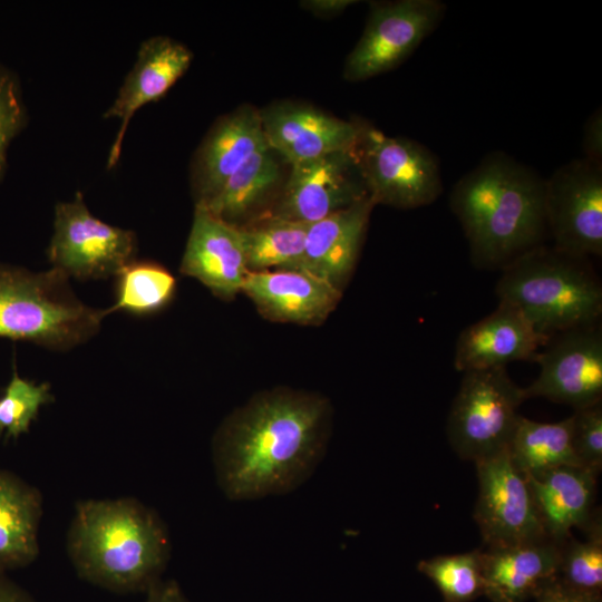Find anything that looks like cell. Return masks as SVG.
<instances>
[{"mask_svg": "<svg viewBox=\"0 0 602 602\" xmlns=\"http://www.w3.org/2000/svg\"><path fill=\"white\" fill-rule=\"evenodd\" d=\"M449 206L478 269L502 270L548 237L545 178L504 152L488 153L463 175Z\"/></svg>", "mask_w": 602, "mask_h": 602, "instance_id": "cell-2", "label": "cell"}, {"mask_svg": "<svg viewBox=\"0 0 602 602\" xmlns=\"http://www.w3.org/2000/svg\"><path fill=\"white\" fill-rule=\"evenodd\" d=\"M551 338L540 333L511 305L498 303L488 315L466 327L455 346L454 367L462 372L506 368L514 361H534Z\"/></svg>", "mask_w": 602, "mask_h": 602, "instance_id": "cell-17", "label": "cell"}, {"mask_svg": "<svg viewBox=\"0 0 602 602\" xmlns=\"http://www.w3.org/2000/svg\"><path fill=\"white\" fill-rule=\"evenodd\" d=\"M588 537L573 536L560 544L556 579L575 591L601 596L602 592V526L601 517L585 530Z\"/></svg>", "mask_w": 602, "mask_h": 602, "instance_id": "cell-29", "label": "cell"}, {"mask_svg": "<svg viewBox=\"0 0 602 602\" xmlns=\"http://www.w3.org/2000/svg\"><path fill=\"white\" fill-rule=\"evenodd\" d=\"M145 602H190L175 581H159L147 592Z\"/></svg>", "mask_w": 602, "mask_h": 602, "instance_id": "cell-35", "label": "cell"}, {"mask_svg": "<svg viewBox=\"0 0 602 602\" xmlns=\"http://www.w3.org/2000/svg\"><path fill=\"white\" fill-rule=\"evenodd\" d=\"M278 155L266 145L253 153L205 204L212 214L236 226V222L259 206L278 185L281 171Z\"/></svg>", "mask_w": 602, "mask_h": 602, "instance_id": "cell-24", "label": "cell"}, {"mask_svg": "<svg viewBox=\"0 0 602 602\" xmlns=\"http://www.w3.org/2000/svg\"><path fill=\"white\" fill-rule=\"evenodd\" d=\"M572 446L580 466L599 474L602 469V401L574 410Z\"/></svg>", "mask_w": 602, "mask_h": 602, "instance_id": "cell-31", "label": "cell"}, {"mask_svg": "<svg viewBox=\"0 0 602 602\" xmlns=\"http://www.w3.org/2000/svg\"><path fill=\"white\" fill-rule=\"evenodd\" d=\"M51 401L50 383L22 378L13 366L11 378L0 396V435L16 439L28 433L40 408Z\"/></svg>", "mask_w": 602, "mask_h": 602, "instance_id": "cell-30", "label": "cell"}, {"mask_svg": "<svg viewBox=\"0 0 602 602\" xmlns=\"http://www.w3.org/2000/svg\"><path fill=\"white\" fill-rule=\"evenodd\" d=\"M0 602H36L19 584L0 569Z\"/></svg>", "mask_w": 602, "mask_h": 602, "instance_id": "cell-36", "label": "cell"}, {"mask_svg": "<svg viewBox=\"0 0 602 602\" xmlns=\"http://www.w3.org/2000/svg\"><path fill=\"white\" fill-rule=\"evenodd\" d=\"M546 535L556 543L572 530H588L600 517L594 509L598 474L581 466H561L527 477Z\"/></svg>", "mask_w": 602, "mask_h": 602, "instance_id": "cell-22", "label": "cell"}, {"mask_svg": "<svg viewBox=\"0 0 602 602\" xmlns=\"http://www.w3.org/2000/svg\"><path fill=\"white\" fill-rule=\"evenodd\" d=\"M175 292L176 279L167 269L156 262L133 260L116 274L115 303L107 310L109 314H154L172 301Z\"/></svg>", "mask_w": 602, "mask_h": 602, "instance_id": "cell-27", "label": "cell"}, {"mask_svg": "<svg viewBox=\"0 0 602 602\" xmlns=\"http://www.w3.org/2000/svg\"><path fill=\"white\" fill-rule=\"evenodd\" d=\"M480 551L484 595L492 602H525L557 574L560 543L550 537Z\"/></svg>", "mask_w": 602, "mask_h": 602, "instance_id": "cell-21", "label": "cell"}, {"mask_svg": "<svg viewBox=\"0 0 602 602\" xmlns=\"http://www.w3.org/2000/svg\"><path fill=\"white\" fill-rule=\"evenodd\" d=\"M27 122L26 107L18 78L0 64V182L8 158V149Z\"/></svg>", "mask_w": 602, "mask_h": 602, "instance_id": "cell-32", "label": "cell"}, {"mask_svg": "<svg viewBox=\"0 0 602 602\" xmlns=\"http://www.w3.org/2000/svg\"><path fill=\"white\" fill-rule=\"evenodd\" d=\"M445 12L440 0L372 2L343 77L361 81L395 69L438 27Z\"/></svg>", "mask_w": 602, "mask_h": 602, "instance_id": "cell-9", "label": "cell"}, {"mask_svg": "<svg viewBox=\"0 0 602 602\" xmlns=\"http://www.w3.org/2000/svg\"><path fill=\"white\" fill-rule=\"evenodd\" d=\"M67 552L78 575L116 593L147 592L171 554L166 525L132 497L77 503Z\"/></svg>", "mask_w": 602, "mask_h": 602, "instance_id": "cell-3", "label": "cell"}, {"mask_svg": "<svg viewBox=\"0 0 602 602\" xmlns=\"http://www.w3.org/2000/svg\"><path fill=\"white\" fill-rule=\"evenodd\" d=\"M501 271L498 303L518 310L540 333L552 338L598 324L602 285L589 259L542 244Z\"/></svg>", "mask_w": 602, "mask_h": 602, "instance_id": "cell-4", "label": "cell"}, {"mask_svg": "<svg viewBox=\"0 0 602 602\" xmlns=\"http://www.w3.org/2000/svg\"><path fill=\"white\" fill-rule=\"evenodd\" d=\"M535 362L540 373L523 388L526 399L543 397L574 410L602 401V331L598 324L552 337Z\"/></svg>", "mask_w": 602, "mask_h": 602, "instance_id": "cell-12", "label": "cell"}, {"mask_svg": "<svg viewBox=\"0 0 602 602\" xmlns=\"http://www.w3.org/2000/svg\"><path fill=\"white\" fill-rule=\"evenodd\" d=\"M355 0H308L301 7L319 16H334L346 10Z\"/></svg>", "mask_w": 602, "mask_h": 602, "instance_id": "cell-37", "label": "cell"}, {"mask_svg": "<svg viewBox=\"0 0 602 602\" xmlns=\"http://www.w3.org/2000/svg\"><path fill=\"white\" fill-rule=\"evenodd\" d=\"M478 496L474 520L485 547L548 537L543 528L527 477L508 450L475 462Z\"/></svg>", "mask_w": 602, "mask_h": 602, "instance_id": "cell-11", "label": "cell"}, {"mask_svg": "<svg viewBox=\"0 0 602 602\" xmlns=\"http://www.w3.org/2000/svg\"><path fill=\"white\" fill-rule=\"evenodd\" d=\"M358 123L359 136L352 149L375 204L408 210L427 206L440 196V165L429 148Z\"/></svg>", "mask_w": 602, "mask_h": 602, "instance_id": "cell-7", "label": "cell"}, {"mask_svg": "<svg viewBox=\"0 0 602 602\" xmlns=\"http://www.w3.org/2000/svg\"><path fill=\"white\" fill-rule=\"evenodd\" d=\"M330 415L328 400L314 394L275 389L252 398L213 439L222 492L244 501L299 487L324 455Z\"/></svg>", "mask_w": 602, "mask_h": 602, "instance_id": "cell-1", "label": "cell"}, {"mask_svg": "<svg viewBox=\"0 0 602 602\" xmlns=\"http://www.w3.org/2000/svg\"><path fill=\"white\" fill-rule=\"evenodd\" d=\"M193 59L190 49L175 39L155 36L139 47L136 61L126 76L104 118H115L119 127L107 158L110 169L117 164L126 129L135 113L164 96L185 74Z\"/></svg>", "mask_w": 602, "mask_h": 602, "instance_id": "cell-15", "label": "cell"}, {"mask_svg": "<svg viewBox=\"0 0 602 602\" xmlns=\"http://www.w3.org/2000/svg\"><path fill=\"white\" fill-rule=\"evenodd\" d=\"M41 493L12 472L0 468V569L31 564L39 554Z\"/></svg>", "mask_w": 602, "mask_h": 602, "instance_id": "cell-23", "label": "cell"}, {"mask_svg": "<svg viewBox=\"0 0 602 602\" xmlns=\"http://www.w3.org/2000/svg\"><path fill=\"white\" fill-rule=\"evenodd\" d=\"M417 569L439 590L444 602H470L484 595L482 551L421 560Z\"/></svg>", "mask_w": 602, "mask_h": 602, "instance_id": "cell-28", "label": "cell"}, {"mask_svg": "<svg viewBox=\"0 0 602 602\" xmlns=\"http://www.w3.org/2000/svg\"><path fill=\"white\" fill-rule=\"evenodd\" d=\"M136 250L134 232L94 216L80 192L56 205L47 255L52 269L66 276L78 280L116 276L135 260Z\"/></svg>", "mask_w": 602, "mask_h": 602, "instance_id": "cell-8", "label": "cell"}, {"mask_svg": "<svg viewBox=\"0 0 602 602\" xmlns=\"http://www.w3.org/2000/svg\"><path fill=\"white\" fill-rule=\"evenodd\" d=\"M108 314L81 302L58 270L0 263V338L69 350L94 337Z\"/></svg>", "mask_w": 602, "mask_h": 602, "instance_id": "cell-5", "label": "cell"}, {"mask_svg": "<svg viewBox=\"0 0 602 602\" xmlns=\"http://www.w3.org/2000/svg\"><path fill=\"white\" fill-rule=\"evenodd\" d=\"M369 196L353 149L291 165L272 216L312 223Z\"/></svg>", "mask_w": 602, "mask_h": 602, "instance_id": "cell-13", "label": "cell"}, {"mask_svg": "<svg viewBox=\"0 0 602 602\" xmlns=\"http://www.w3.org/2000/svg\"><path fill=\"white\" fill-rule=\"evenodd\" d=\"M450 407L446 433L455 453L477 462L507 449L526 400L506 368L470 370Z\"/></svg>", "mask_w": 602, "mask_h": 602, "instance_id": "cell-6", "label": "cell"}, {"mask_svg": "<svg viewBox=\"0 0 602 602\" xmlns=\"http://www.w3.org/2000/svg\"><path fill=\"white\" fill-rule=\"evenodd\" d=\"M536 602H602L595 596L567 588L556 577L544 583L534 595Z\"/></svg>", "mask_w": 602, "mask_h": 602, "instance_id": "cell-33", "label": "cell"}, {"mask_svg": "<svg viewBox=\"0 0 602 602\" xmlns=\"http://www.w3.org/2000/svg\"><path fill=\"white\" fill-rule=\"evenodd\" d=\"M571 430V416L557 423H540L521 416L507 447L508 454L526 477L561 466H580Z\"/></svg>", "mask_w": 602, "mask_h": 602, "instance_id": "cell-25", "label": "cell"}, {"mask_svg": "<svg viewBox=\"0 0 602 602\" xmlns=\"http://www.w3.org/2000/svg\"><path fill=\"white\" fill-rule=\"evenodd\" d=\"M264 146L260 110L242 106L219 119L194 157L192 186L196 204H205L213 198L226 179Z\"/></svg>", "mask_w": 602, "mask_h": 602, "instance_id": "cell-19", "label": "cell"}, {"mask_svg": "<svg viewBox=\"0 0 602 602\" xmlns=\"http://www.w3.org/2000/svg\"><path fill=\"white\" fill-rule=\"evenodd\" d=\"M260 117L266 145L290 165L352 149L359 136L357 120L295 101L273 103Z\"/></svg>", "mask_w": 602, "mask_h": 602, "instance_id": "cell-14", "label": "cell"}, {"mask_svg": "<svg viewBox=\"0 0 602 602\" xmlns=\"http://www.w3.org/2000/svg\"><path fill=\"white\" fill-rule=\"evenodd\" d=\"M545 215L553 247L589 259L602 254V164L584 157L545 179Z\"/></svg>", "mask_w": 602, "mask_h": 602, "instance_id": "cell-10", "label": "cell"}, {"mask_svg": "<svg viewBox=\"0 0 602 602\" xmlns=\"http://www.w3.org/2000/svg\"><path fill=\"white\" fill-rule=\"evenodd\" d=\"M582 147L584 158L602 164V113L600 108L589 117L584 125Z\"/></svg>", "mask_w": 602, "mask_h": 602, "instance_id": "cell-34", "label": "cell"}, {"mask_svg": "<svg viewBox=\"0 0 602 602\" xmlns=\"http://www.w3.org/2000/svg\"><path fill=\"white\" fill-rule=\"evenodd\" d=\"M242 292L266 319L297 324L321 323L341 298L340 289L302 270L251 271Z\"/></svg>", "mask_w": 602, "mask_h": 602, "instance_id": "cell-18", "label": "cell"}, {"mask_svg": "<svg viewBox=\"0 0 602 602\" xmlns=\"http://www.w3.org/2000/svg\"><path fill=\"white\" fill-rule=\"evenodd\" d=\"M308 226L271 216L259 226L239 227L250 272L301 270Z\"/></svg>", "mask_w": 602, "mask_h": 602, "instance_id": "cell-26", "label": "cell"}, {"mask_svg": "<svg viewBox=\"0 0 602 602\" xmlns=\"http://www.w3.org/2000/svg\"><path fill=\"white\" fill-rule=\"evenodd\" d=\"M375 205L367 196L309 223L301 270L341 290L356 266Z\"/></svg>", "mask_w": 602, "mask_h": 602, "instance_id": "cell-20", "label": "cell"}, {"mask_svg": "<svg viewBox=\"0 0 602 602\" xmlns=\"http://www.w3.org/2000/svg\"><path fill=\"white\" fill-rule=\"evenodd\" d=\"M179 270L216 297L233 299L250 272L239 227L195 205Z\"/></svg>", "mask_w": 602, "mask_h": 602, "instance_id": "cell-16", "label": "cell"}]
</instances>
